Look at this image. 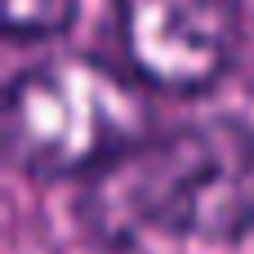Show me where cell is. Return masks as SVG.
<instances>
[{
    "label": "cell",
    "mask_w": 254,
    "mask_h": 254,
    "mask_svg": "<svg viewBox=\"0 0 254 254\" xmlns=\"http://www.w3.org/2000/svg\"><path fill=\"white\" fill-rule=\"evenodd\" d=\"M129 67L174 94L210 89L237 54V0H116Z\"/></svg>",
    "instance_id": "3957f363"
},
{
    "label": "cell",
    "mask_w": 254,
    "mask_h": 254,
    "mask_svg": "<svg viewBox=\"0 0 254 254\" xmlns=\"http://www.w3.org/2000/svg\"><path fill=\"white\" fill-rule=\"evenodd\" d=\"M237 254H254V223L241 232V241H237Z\"/></svg>",
    "instance_id": "5b68a950"
},
{
    "label": "cell",
    "mask_w": 254,
    "mask_h": 254,
    "mask_svg": "<svg viewBox=\"0 0 254 254\" xmlns=\"http://www.w3.org/2000/svg\"><path fill=\"white\" fill-rule=\"evenodd\" d=\"M9 36H58L76 18V0H0Z\"/></svg>",
    "instance_id": "277c9868"
},
{
    "label": "cell",
    "mask_w": 254,
    "mask_h": 254,
    "mask_svg": "<svg viewBox=\"0 0 254 254\" xmlns=\"http://www.w3.org/2000/svg\"><path fill=\"white\" fill-rule=\"evenodd\" d=\"M85 219L116 250L241 241L254 223V138L241 125H192L138 138L89 170Z\"/></svg>",
    "instance_id": "6da1fadb"
},
{
    "label": "cell",
    "mask_w": 254,
    "mask_h": 254,
    "mask_svg": "<svg viewBox=\"0 0 254 254\" xmlns=\"http://www.w3.org/2000/svg\"><path fill=\"white\" fill-rule=\"evenodd\" d=\"M0 125L18 170L67 179L134 147L147 129V98L103 63L54 58L9 80Z\"/></svg>",
    "instance_id": "7a4b0ae2"
}]
</instances>
